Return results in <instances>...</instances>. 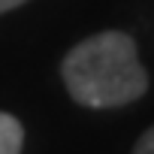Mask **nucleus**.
I'll return each instance as SVG.
<instances>
[{
  "label": "nucleus",
  "instance_id": "obj_2",
  "mask_svg": "<svg viewBox=\"0 0 154 154\" xmlns=\"http://www.w3.org/2000/svg\"><path fill=\"white\" fill-rule=\"evenodd\" d=\"M24 148V127L15 115L0 112V154H21Z\"/></svg>",
  "mask_w": 154,
  "mask_h": 154
},
{
  "label": "nucleus",
  "instance_id": "obj_1",
  "mask_svg": "<svg viewBox=\"0 0 154 154\" xmlns=\"http://www.w3.org/2000/svg\"><path fill=\"white\" fill-rule=\"evenodd\" d=\"M66 94L85 109H118L148 91V69L139 45L124 30H100L75 42L60 57Z\"/></svg>",
  "mask_w": 154,
  "mask_h": 154
},
{
  "label": "nucleus",
  "instance_id": "obj_3",
  "mask_svg": "<svg viewBox=\"0 0 154 154\" xmlns=\"http://www.w3.org/2000/svg\"><path fill=\"white\" fill-rule=\"evenodd\" d=\"M133 154H154V124L139 136V142L133 145Z\"/></svg>",
  "mask_w": 154,
  "mask_h": 154
},
{
  "label": "nucleus",
  "instance_id": "obj_4",
  "mask_svg": "<svg viewBox=\"0 0 154 154\" xmlns=\"http://www.w3.org/2000/svg\"><path fill=\"white\" fill-rule=\"evenodd\" d=\"M27 0H0V15L3 12H12V9H18V6H24Z\"/></svg>",
  "mask_w": 154,
  "mask_h": 154
}]
</instances>
